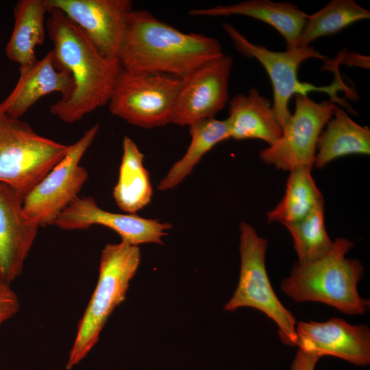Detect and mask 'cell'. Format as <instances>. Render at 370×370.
<instances>
[{
    "label": "cell",
    "mask_w": 370,
    "mask_h": 370,
    "mask_svg": "<svg viewBox=\"0 0 370 370\" xmlns=\"http://www.w3.org/2000/svg\"><path fill=\"white\" fill-rule=\"evenodd\" d=\"M49 14L47 29L53 45L54 64L58 69L68 71L74 82L70 97L52 104L50 112L71 124L108 103L122 66L119 59L101 54L86 34L60 10L50 7Z\"/></svg>",
    "instance_id": "6da1fadb"
},
{
    "label": "cell",
    "mask_w": 370,
    "mask_h": 370,
    "mask_svg": "<svg viewBox=\"0 0 370 370\" xmlns=\"http://www.w3.org/2000/svg\"><path fill=\"white\" fill-rule=\"evenodd\" d=\"M217 39L184 33L144 10L128 16L119 60L132 73L159 74L183 79L222 56Z\"/></svg>",
    "instance_id": "7a4b0ae2"
},
{
    "label": "cell",
    "mask_w": 370,
    "mask_h": 370,
    "mask_svg": "<svg viewBox=\"0 0 370 370\" xmlns=\"http://www.w3.org/2000/svg\"><path fill=\"white\" fill-rule=\"evenodd\" d=\"M353 246L347 238H336L323 256L295 265L282 281V291L298 303L319 302L344 314H364L369 301L358 291L364 268L358 260L346 258Z\"/></svg>",
    "instance_id": "3957f363"
},
{
    "label": "cell",
    "mask_w": 370,
    "mask_h": 370,
    "mask_svg": "<svg viewBox=\"0 0 370 370\" xmlns=\"http://www.w3.org/2000/svg\"><path fill=\"white\" fill-rule=\"evenodd\" d=\"M138 246L121 241L101 251L97 285L79 321L65 368L72 369L92 350L116 307L125 299L130 282L140 263Z\"/></svg>",
    "instance_id": "277c9868"
},
{
    "label": "cell",
    "mask_w": 370,
    "mask_h": 370,
    "mask_svg": "<svg viewBox=\"0 0 370 370\" xmlns=\"http://www.w3.org/2000/svg\"><path fill=\"white\" fill-rule=\"evenodd\" d=\"M69 145L36 133L0 106V182L23 198L66 154Z\"/></svg>",
    "instance_id": "5b68a950"
},
{
    "label": "cell",
    "mask_w": 370,
    "mask_h": 370,
    "mask_svg": "<svg viewBox=\"0 0 370 370\" xmlns=\"http://www.w3.org/2000/svg\"><path fill=\"white\" fill-rule=\"evenodd\" d=\"M240 275L238 286L224 310L253 308L264 313L278 325L282 343L296 346V320L278 298L270 282L265 264L267 241L249 223L240 224Z\"/></svg>",
    "instance_id": "8992f818"
},
{
    "label": "cell",
    "mask_w": 370,
    "mask_h": 370,
    "mask_svg": "<svg viewBox=\"0 0 370 370\" xmlns=\"http://www.w3.org/2000/svg\"><path fill=\"white\" fill-rule=\"evenodd\" d=\"M182 79L120 71L108 102L110 113L130 124L151 129L172 123Z\"/></svg>",
    "instance_id": "52a82bcc"
},
{
    "label": "cell",
    "mask_w": 370,
    "mask_h": 370,
    "mask_svg": "<svg viewBox=\"0 0 370 370\" xmlns=\"http://www.w3.org/2000/svg\"><path fill=\"white\" fill-rule=\"evenodd\" d=\"M222 26L235 49L242 55L256 59L267 71L273 91L272 108L282 129L291 115L288 102L293 95L308 96L310 92L321 91L328 93L331 100L338 99L335 92L340 89V86L336 82L334 85L318 87L300 82L297 77L298 69L305 60L314 58L328 61V58L318 51L308 46L298 47L285 51H273L262 45L251 42L229 23H223Z\"/></svg>",
    "instance_id": "ba28073f"
},
{
    "label": "cell",
    "mask_w": 370,
    "mask_h": 370,
    "mask_svg": "<svg viewBox=\"0 0 370 370\" xmlns=\"http://www.w3.org/2000/svg\"><path fill=\"white\" fill-rule=\"evenodd\" d=\"M99 130V124H95L70 145L65 156L23 198L25 213L40 226L53 225L60 212L79 197L88 177L79 162Z\"/></svg>",
    "instance_id": "9c48e42d"
},
{
    "label": "cell",
    "mask_w": 370,
    "mask_h": 370,
    "mask_svg": "<svg viewBox=\"0 0 370 370\" xmlns=\"http://www.w3.org/2000/svg\"><path fill=\"white\" fill-rule=\"evenodd\" d=\"M335 107L332 100L318 103L307 95H295L294 112L278 140L259 152L261 160L284 171L312 169L318 138Z\"/></svg>",
    "instance_id": "30bf717a"
},
{
    "label": "cell",
    "mask_w": 370,
    "mask_h": 370,
    "mask_svg": "<svg viewBox=\"0 0 370 370\" xmlns=\"http://www.w3.org/2000/svg\"><path fill=\"white\" fill-rule=\"evenodd\" d=\"M233 61L223 54L182 79L172 123L185 126L214 118L229 99Z\"/></svg>",
    "instance_id": "8fae6325"
},
{
    "label": "cell",
    "mask_w": 370,
    "mask_h": 370,
    "mask_svg": "<svg viewBox=\"0 0 370 370\" xmlns=\"http://www.w3.org/2000/svg\"><path fill=\"white\" fill-rule=\"evenodd\" d=\"M87 36L101 54L119 59L127 20L133 10L130 0H48Z\"/></svg>",
    "instance_id": "7c38bea8"
},
{
    "label": "cell",
    "mask_w": 370,
    "mask_h": 370,
    "mask_svg": "<svg viewBox=\"0 0 370 370\" xmlns=\"http://www.w3.org/2000/svg\"><path fill=\"white\" fill-rule=\"evenodd\" d=\"M53 225L66 230H84L101 225L116 232L121 241L134 246L163 244L172 225L136 214L116 213L101 208L90 197H77L57 217Z\"/></svg>",
    "instance_id": "4fadbf2b"
},
{
    "label": "cell",
    "mask_w": 370,
    "mask_h": 370,
    "mask_svg": "<svg viewBox=\"0 0 370 370\" xmlns=\"http://www.w3.org/2000/svg\"><path fill=\"white\" fill-rule=\"evenodd\" d=\"M296 346L321 358L337 357L355 365L370 362V330L366 325H352L339 318L324 322L296 323Z\"/></svg>",
    "instance_id": "5bb4252c"
},
{
    "label": "cell",
    "mask_w": 370,
    "mask_h": 370,
    "mask_svg": "<svg viewBox=\"0 0 370 370\" xmlns=\"http://www.w3.org/2000/svg\"><path fill=\"white\" fill-rule=\"evenodd\" d=\"M40 225L23 208V198L0 182V279L10 284L22 273Z\"/></svg>",
    "instance_id": "9a60e30c"
},
{
    "label": "cell",
    "mask_w": 370,
    "mask_h": 370,
    "mask_svg": "<svg viewBox=\"0 0 370 370\" xmlns=\"http://www.w3.org/2000/svg\"><path fill=\"white\" fill-rule=\"evenodd\" d=\"M73 89L71 75L66 70L57 69L50 51L42 59L19 67L14 88L0 106L10 116L20 119L42 97L59 92L60 100L64 101Z\"/></svg>",
    "instance_id": "2e32d148"
},
{
    "label": "cell",
    "mask_w": 370,
    "mask_h": 370,
    "mask_svg": "<svg viewBox=\"0 0 370 370\" xmlns=\"http://www.w3.org/2000/svg\"><path fill=\"white\" fill-rule=\"evenodd\" d=\"M195 16L241 15L260 20L275 28L284 38L286 49L297 47L307 14L295 5L270 0H249L226 5L191 10Z\"/></svg>",
    "instance_id": "e0dca14e"
},
{
    "label": "cell",
    "mask_w": 370,
    "mask_h": 370,
    "mask_svg": "<svg viewBox=\"0 0 370 370\" xmlns=\"http://www.w3.org/2000/svg\"><path fill=\"white\" fill-rule=\"evenodd\" d=\"M228 114L230 138L259 139L270 145L282 134L269 101L255 88L247 95L234 96L229 102Z\"/></svg>",
    "instance_id": "ac0fdd59"
},
{
    "label": "cell",
    "mask_w": 370,
    "mask_h": 370,
    "mask_svg": "<svg viewBox=\"0 0 370 370\" xmlns=\"http://www.w3.org/2000/svg\"><path fill=\"white\" fill-rule=\"evenodd\" d=\"M325 125L317 145L314 165L317 169L345 156L369 155L370 130L353 121L343 109L336 106Z\"/></svg>",
    "instance_id": "d6986e66"
},
{
    "label": "cell",
    "mask_w": 370,
    "mask_h": 370,
    "mask_svg": "<svg viewBox=\"0 0 370 370\" xmlns=\"http://www.w3.org/2000/svg\"><path fill=\"white\" fill-rule=\"evenodd\" d=\"M49 9L48 0L17 2L14 8V27L5 50L9 60L20 66L37 60L36 49L44 42L45 18Z\"/></svg>",
    "instance_id": "ffe728a7"
},
{
    "label": "cell",
    "mask_w": 370,
    "mask_h": 370,
    "mask_svg": "<svg viewBox=\"0 0 370 370\" xmlns=\"http://www.w3.org/2000/svg\"><path fill=\"white\" fill-rule=\"evenodd\" d=\"M144 157L136 143L124 136L113 197L117 206L126 213L136 214L151 201L153 195L149 173L143 164Z\"/></svg>",
    "instance_id": "44dd1931"
},
{
    "label": "cell",
    "mask_w": 370,
    "mask_h": 370,
    "mask_svg": "<svg viewBox=\"0 0 370 370\" xmlns=\"http://www.w3.org/2000/svg\"><path fill=\"white\" fill-rule=\"evenodd\" d=\"M190 127V141L184 156L175 162L160 182V190L172 189L192 172L204 156L218 143L230 138L225 120L211 118L195 123Z\"/></svg>",
    "instance_id": "7402d4cb"
},
{
    "label": "cell",
    "mask_w": 370,
    "mask_h": 370,
    "mask_svg": "<svg viewBox=\"0 0 370 370\" xmlns=\"http://www.w3.org/2000/svg\"><path fill=\"white\" fill-rule=\"evenodd\" d=\"M311 170L308 167H299L290 171L282 199L267 212L269 223L284 225L298 221L323 201Z\"/></svg>",
    "instance_id": "603a6c76"
},
{
    "label": "cell",
    "mask_w": 370,
    "mask_h": 370,
    "mask_svg": "<svg viewBox=\"0 0 370 370\" xmlns=\"http://www.w3.org/2000/svg\"><path fill=\"white\" fill-rule=\"evenodd\" d=\"M369 18V11L354 0H332L307 16L297 47H308L319 38L334 34L356 21Z\"/></svg>",
    "instance_id": "cb8c5ba5"
},
{
    "label": "cell",
    "mask_w": 370,
    "mask_h": 370,
    "mask_svg": "<svg viewBox=\"0 0 370 370\" xmlns=\"http://www.w3.org/2000/svg\"><path fill=\"white\" fill-rule=\"evenodd\" d=\"M284 225L293 238L298 264L320 258L333 246L325 225L324 200L301 220Z\"/></svg>",
    "instance_id": "d4e9b609"
},
{
    "label": "cell",
    "mask_w": 370,
    "mask_h": 370,
    "mask_svg": "<svg viewBox=\"0 0 370 370\" xmlns=\"http://www.w3.org/2000/svg\"><path fill=\"white\" fill-rule=\"evenodd\" d=\"M20 308L17 295L8 284L0 279V325L14 317Z\"/></svg>",
    "instance_id": "484cf974"
},
{
    "label": "cell",
    "mask_w": 370,
    "mask_h": 370,
    "mask_svg": "<svg viewBox=\"0 0 370 370\" xmlns=\"http://www.w3.org/2000/svg\"><path fill=\"white\" fill-rule=\"evenodd\" d=\"M319 357L299 349L293 361L291 370H314Z\"/></svg>",
    "instance_id": "4316f807"
}]
</instances>
